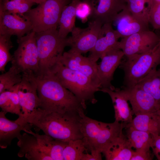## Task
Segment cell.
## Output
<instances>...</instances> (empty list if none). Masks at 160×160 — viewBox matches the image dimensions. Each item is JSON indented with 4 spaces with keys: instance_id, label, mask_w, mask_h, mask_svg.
<instances>
[{
    "instance_id": "1",
    "label": "cell",
    "mask_w": 160,
    "mask_h": 160,
    "mask_svg": "<svg viewBox=\"0 0 160 160\" xmlns=\"http://www.w3.org/2000/svg\"><path fill=\"white\" fill-rule=\"evenodd\" d=\"M79 111L50 113L38 108L18 123L30 124L55 139L68 142L83 138Z\"/></svg>"
},
{
    "instance_id": "2",
    "label": "cell",
    "mask_w": 160,
    "mask_h": 160,
    "mask_svg": "<svg viewBox=\"0 0 160 160\" xmlns=\"http://www.w3.org/2000/svg\"><path fill=\"white\" fill-rule=\"evenodd\" d=\"M37 78L38 108L47 112L60 113L86 109L77 97L63 87L52 73Z\"/></svg>"
},
{
    "instance_id": "3",
    "label": "cell",
    "mask_w": 160,
    "mask_h": 160,
    "mask_svg": "<svg viewBox=\"0 0 160 160\" xmlns=\"http://www.w3.org/2000/svg\"><path fill=\"white\" fill-rule=\"evenodd\" d=\"M35 37L39 58L37 76L41 77L50 73L59 62L68 46L67 37H60L57 28L36 33Z\"/></svg>"
},
{
    "instance_id": "4",
    "label": "cell",
    "mask_w": 160,
    "mask_h": 160,
    "mask_svg": "<svg viewBox=\"0 0 160 160\" xmlns=\"http://www.w3.org/2000/svg\"><path fill=\"white\" fill-rule=\"evenodd\" d=\"M50 73L77 97L85 109L86 102L92 104L97 102L95 94L100 91V88L86 76L68 68L60 61Z\"/></svg>"
},
{
    "instance_id": "5",
    "label": "cell",
    "mask_w": 160,
    "mask_h": 160,
    "mask_svg": "<svg viewBox=\"0 0 160 160\" xmlns=\"http://www.w3.org/2000/svg\"><path fill=\"white\" fill-rule=\"evenodd\" d=\"M159 65L160 45L148 52L127 57L120 65L124 73V87L135 86Z\"/></svg>"
},
{
    "instance_id": "6",
    "label": "cell",
    "mask_w": 160,
    "mask_h": 160,
    "mask_svg": "<svg viewBox=\"0 0 160 160\" xmlns=\"http://www.w3.org/2000/svg\"><path fill=\"white\" fill-rule=\"evenodd\" d=\"M72 0H46L31 8L24 17L31 23L35 33L57 28L64 7Z\"/></svg>"
},
{
    "instance_id": "7",
    "label": "cell",
    "mask_w": 160,
    "mask_h": 160,
    "mask_svg": "<svg viewBox=\"0 0 160 160\" xmlns=\"http://www.w3.org/2000/svg\"><path fill=\"white\" fill-rule=\"evenodd\" d=\"M35 33L32 31L17 39L18 47L12 55L11 62L22 73H33L37 76L39 58Z\"/></svg>"
},
{
    "instance_id": "8",
    "label": "cell",
    "mask_w": 160,
    "mask_h": 160,
    "mask_svg": "<svg viewBox=\"0 0 160 160\" xmlns=\"http://www.w3.org/2000/svg\"><path fill=\"white\" fill-rule=\"evenodd\" d=\"M99 21L92 20L88 26L85 28L74 27L71 35L67 38L69 50L82 54L90 52L94 48L98 39L103 25Z\"/></svg>"
},
{
    "instance_id": "9",
    "label": "cell",
    "mask_w": 160,
    "mask_h": 160,
    "mask_svg": "<svg viewBox=\"0 0 160 160\" xmlns=\"http://www.w3.org/2000/svg\"><path fill=\"white\" fill-rule=\"evenodd\" d=\"M160 38L149 30L140 31L121 38L119 41L120 47L127 57L153 50L158 44Z\"/></svg>"
},
{
    "instance_id": "10",
    "label": "cell",
    "mask_w": 160,
    "mask_h": 160,
    "mask_svg": "<svg viewBox=\"0 0 160 160\" xmlns=\"http://www.w3.org/2000/svg\"><path fill=\"white\" fill-rule=\"evenodd\" d=\"M22 74V80L19 84L17 90L21 115L16 121L23 119L39 107L37 76L33 73Z\"/></svg>"
},
{
    "instance_id": "11",
    "label": "cell",
    "mask_w": 160,
    "mask_h": 160,
    "mask_svg": "<svg viewBox=\"0 0 160 160\" xmlns=\"http://www.w3.org/2000/svg\"><path fill=\"white\" fill-rule=\"evenodd\" d=\"M112 24L103 25L95 44L90 52L89 57L95 62L108 53L121 50L119 41L121 36L113 28Z\"/></svg>"
},
{
    "instance_id": "12",
    "label": "cell",
    "mask_w": 160,
    "mask_h": 160,
    "mask_svg": "<svg viewBox=\"0 0 160 160\" xmlns=\"http://www.w3.org/2000/svg\"><path fill=\"white\" fill-rule=\"evenodd\" d=\"M59 61L68 68L86 76L101 88L97 75L98 65L89 57L69 50L64 52Z\"/></svg>"
},
{
    "instance_id": "13",
    "label": "cell",
    "mask_w": 160,
    "mask_h": 160,
    "mask_svg": "<svg viewBox=\"0 0 160 160\" xmlns=\"http://www.w3.org/2000/svg\"><path fill=\"white\" fill-rule=\"evenodd\" d=\"M123 89L132 106L133 114L155 113L160 110V103L150 94L136 85Z\"/></svg>"
},
{
    "instance_id": "14",
    "label": "cell",
    "mask_w": 160,
    "mask_h": 160,
    "mask_svg": "<svg viewBox=\"0 0 160 160\" xmlns=\"http://www.w3.org/2000/svg\"><path fill=\"white\" fill-rule=\"evenodd\" d=\"M17 155L28 160H52L43 144L34 135L25 132L17 138Z\"/></svg>"
},
{
    "instance_id": "15",
    "label": "cell",
    "mask_w": 160,
    "mask_h": 160,
    "mask_svg": "<svg viewBox=\"0 0 160 160\" xmlns=\"http://www.w3.org/2000/svg\"><path fill=\"white\" fill-rule=\"evenodd\" d=\"M31 23L18 14L0 11V34L19 39L32 31Z\"/></svg>"
},
{
    "instance_id": "16",
    "label": "cell",
    "mask_w": 160,
    "mask_h": 160,
    "mask_svg": "<svg viewBox=\"0 0 160 160\" xmlns=\"http://www.w3.org/2000/svg\"><path fill=\"white\" fill-rule=\"evenodd\" d=\"M124 54L121 50L108 53L101 59L97 65V73L101 88L113 89L115 88L111 82L113 79L114 73L120 65Z\"/></svg>"
},
{
    "instance_id": "17",
    "label": "cell",
    "mask_w": 160,
    "mask_h": 160,
    "mask_svg": "<svg viewBox=\"0 0 160 160\" xmlns=\"http://www.w3.org/2000/svg\"><path fill=\"white\" fill-rule=\"evenodd\" d=\"M100 91L107 93L110 97L114 110L115 121L126 124L131 122L133 113L129 107L124 90L115 88L113 89L102 88Z\"/></svg>"
},
{
    "instance_id": "18",
    "label": "cell",
    "mask_w": 160,
    "mask_h": 160,
    "mask_svg": "<svg viewBox=\"0 0 160 160\" xmlns=\"http://www.w3.org/2000/svg\"><path fill=\"white\" fill-rule=\"evenodd\" d=\"M127 7L126 0H99L91 17L103 25L112 23L119 13Z\"/></svg>"
},
{
    "instance_id": "19",
    "label": "cell",
    "mask_w": 160,
    "mask_h": 160,
    "mask_svg": "<svg viewBox=\"0 0 160 160\" xmlns=\"http://www.w3.org/2000/svg\"><path fill=\"white\" fill-rule=\"evenodd\" d=\"M113 22L116 27L115 30L121 38L139 32L149 30L148 25L134 17L127 7L119 13Z\"/></svg>"
},
{
    "instance_id": "20",
    "label": "cell",
    "mask_w": 160,
    "mask_h": 160,
    "mask_svg": "<svg viewBox=\"0 0 160 160\" xmlns=\"http://www.w3.org/2000/svg\"><path fill=\"white\" fill-rule=\"evenodd\" d=\"M2 111L0 112V147L6 148L11 144L12 140L21 134L22 131L29 130L33 127L30 124H21L7 118Z\"/></svg>"
},
{
    "instance_id": "21",
    "label": "cell",
    "mask_w": 160,
    "mask_h": 160,
    "mask_svg": "<svg viewBox=\"0 0 160 160\" xmlns=\"http://www.w3.org/2000/svg\"><path fill=\"white\" fill-rule=\"evenodd\" d=\"M124 134L106 146L102 153L106 160H131L134 151Z\"/></svg>"
},
{
    "instance_id": "22",
    "label": "cell",
    "mask_w": 160,
    "mask_h": 160,
    "mask_svg": "<svg viewBox=\"0 0 160 160\" xmlns=\"http://www.w3.org/2000/svg\"><path fill=\"white\" fill-rule=\"evenodd\" d=\"M160 110L155 113L137 115L127 125L148 132L152 135H159L160 133Z\"/></svg>"
},
{
    "instance_id": "23",
    "label": "cell",
    "mask_w": 160,
    "mask_h": 160,
    "mask_svg": "<svg viewBox=\"0 0 160 160\" xmlns=\"http://www.w3.org/2000/svg\"><path fill=\"white\" fill-rule=\"evenodd\" d=\"M81 1L72 0L70 3L64 8L58 23V33L60 37L66 38L68 34L71 33L75 26L76 6Z\"/></svg>"
},
{
    "instance_id": "24",
    "label": "cell",
    "mask_w": 160,
    "mask_h": 160,
    "mask_svg": "<svg viewBox=\"0 0 160 160\" xmlns=\"http://www.w3.org/2000/svg\"><path fill=\"white\" fill-rule=\"evenodd\" d=\"M126 137L132 148L136 150L150 151L152 139L150 133L135 129L126 125Z\"/></svg>"
},
{
    "instance_id": "25",
    "label": "cell",
    "mask_w": 160,
    "mask_h": 160,
    "mask_svg": "<svg viewBox=\"0 0 160 160\" xmlns=\"http://www.w3.org/2000/svg\"><path fill=\"white\" fill-rule=\"evenodd\" d=\"M135 85L150 94L160 103V68L153 69Z\"/></svg>"
},
{
    "instance_id": "26",
    "label": "cell",
    "mask_w": 160,
    "mask_h": 160,
    "mask_svg": "<svg viewBox=\"0 0 160 160\" xmlns=\"http://www.w3.org/2000/svg\"><path fill=\"white\" fill-rule=\"evenodd\" d=\"M35 4L33 0H0V11L24 17Z\"/></svg>"
},
{
    "instance_id": "27",
    "label": "cell",
    "mask_w": 160,
    "mask_h": 160,
    "mask_svg": "<svg viewBox=\"0 0 160 160\" xmlns=\"http://www.w3.org/2000/svg\"><path fill=\"white\" fill-rule=\"evenodd\" d=\"M22 79V73L12 65L7 71L0 75V93L10 91L14 86L21 82Z\"/></svg>"
},
{
    "instance_id": "28",
    "label": "cell",
    "mask_w": 160,
    "mask_h": 160,
    "mask_svg": "<svg viewBox=\"0 0 160 160\" xmlns=\"http://www.w3.org/2000/svg\"><path fill=\"white\" fill-rule=\"evenodd\" d=\"M88 151L82 139L70 140L63 151L64 160H81L85 151Z\"/></svg>"
},
{
    "instance_id": "29",
    "label": "cell",
    "mask_w": 160,
    "mask_h": 160,
    "mask_svg": "<svg viewBox=\"0 0 160 160\" xmlns=\"http://www.w3.org/2000/svg\"><path fill=\"white\" fill-rule=\"evenodd\" d=\"M11 37L0 34V71L2 73L5 71V68L7 63L12 60V55L9 52L13 47Z\"/></svg>"
},
{
    "instance_id": "30",
    "label": "cell",
    "mask_w": 160,
    "mask_h": 160,
    "mask_svg": "<svg viewBox=\"0 0 160 160\" xmlns=\"http://www.w3.org/2000/svg\"><path fill=\"white\" fill-rule=\"evenodd\" d=\"M94 0L92 1H81L76 8V15L82 22L85 23L91 16L95 8Z\"/></svg>"
},
{
    "instance_id": "31",
    "label": "cell",
    "mask_w": 160,
    "mask_h": 160,
    "mask_svg": "<svg viewBox=\"0 0 160 160\" xmlns=\"http://www.w3.org/2000/svg\"><path fill=\"white\" fill-rule=\"evenodd\" d=\"M148 20L154 28L160 29V3L151 1Z\"/></svg>"
},
{
    "instance_id": "32",
    "label": "cell",
    "mask_w": 160,
    "mask_h": 160,
    "mask_svg": "<svg viewBox=\"0 0 160 160\" xmlns=\"http://www.w3.org/2000/svg\"><path fill=\"white\" fill-rule=\"evenodd\" d=\"M18 84L14 86L10 90L11 93L8 113L15 114L19 117L21 115V107L17 92Z\"/></svg>"
},
{
    "instance_id": "33",
    "label": "cell",
    "mask_w": 160,
    "mask_h": 160,
    "mask_svg": "<svg viewBox=\"0 0 160 160\" xmlns=\"http://www.w3.org/2000/svg\"><path fill=\"white\" fill-rule=\"evenodd\" d=\"M11 93V91H6L0 93V107L5 114L8 113Z\"/></svg>"
},
{
    "instance_id": "34",
    "label": "cell",
    "mask_w": 160,
    "mask_h": 160,
    "mask_svg": "<svg viewBox=\"0 0 160 160\" xmlns=\"http://www.w3.org/2000/svg\"><path fill=\"white\" fill-rule=\"evenodd\" d=\"M152 136L151 148L157 159L160 160V136L159 135H152Z\"/></svg>"
},
{
    "instance_id": "35",
    "label": "cell",
    "mask_w": 160,
    "mask_h": 160,
    "mask_svg": "<svg viewBox=\"0 0 160 160\" xmlns=\"http://www.w3.org/2000/svg\"><path fill=\"white\" fill-rule=\"evenodd\" d=\"M153 156L150 151L136 150L134 151L131 160H151Z\"/></svg>"
},
{
    "instance_id": "36",
    "label": "cell",
    "mask_w": 160,
    "mask_h": 160,
    "mask_svg": "<svg viewBox=\"0 0 160 160\" xmlns=\"http://www.w3.org/2000/svg\"><path fill=\"white\" fill-rule=\"evenodd\" d=\"M84 153L81 160H102L101 153L97 152H90Z\"/></svg>"
},
{
    "instance_id": "37",
    "label": "cell",
    "mask_w": 160,
    "mask_h": 160,
    "mask_svg": "<svg viewBox=\"0 0 160 160\" xmlns=\"http://www.w3.org/2000/svg\"><path fill=\"white\" fill-rule=\"evenodd\" d=\"M35 3L40 4L46 0H33Z\"/></svg>"
},
{
    "instance_id": "38",
    "label": "cell",
    "mask_w": 160,
    "mask_h": 160,
    "mask_svg": "<svg viewBox=\"0 0 160 160\" xmlns=\"http://www.w3.org/2000/svg\"><path fill=\"white\" fill-rule=\"evenodd\" d=\"M151 1L155 2L160 3V0H151Z\"/></svg>"
},
{
    "instance_id": "39",
    "label": "cell",
    "mask_w": 160,
    "mask_h": 160,
    "mask_svg": "<svg viewBox=\"0 0 160 160\" xmlns=\"http://www.w3.org/2000/svg\"><path fill=\"white\" fill-rule=\"evenodd\" d=\"M94 0H82V1H93Z\"/></svg>"
},
{
    "instance_id": "40",
    "label": "cell",
    "mask_w": 160,
    "mask_h": 160,
    "mask_svg": "<svg viewBox=\"0 0 160 160\" xmlns=\"http://www.w3.org/2000/svg\"><path fill=\"white\" fill-rule=\"evenodd\" d=\"M157 45H160V38L159 42L158 44Z\"/></svg>"
},
{
    "instance_id": "41",
    "label": "cell",
    "mask_w": 160,
    "mask_h": 160,
    "mask_svg": "<svg viewBox=\"0 0 160 160\" xmlns=\"http://www.w3.org/2000/svg\"><path fill=\"white\" fill-rule=\"evenodd\" d=\"M159 135L160 136V133Z\"/></svg>"
},
{
    "instance_id": "42",
    "label": "cell",
    "mask_w": 160,
    "mask_h": 160,
    "mask_svg": "<svg viewBox=\"0 0 160 160\" xmlns=\"http://www.w3.org/2000/svg\"></svg>"
}]
</instances>
